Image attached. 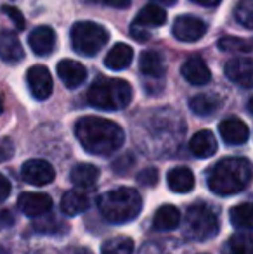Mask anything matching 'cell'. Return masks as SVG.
<instances>
[{
	"label": "cell",
	"mask_w": 253,
	"mask_h": 254,
	"mask_svg": "<svg viewBox=\"0 0 253 254\" xmlns=\"http://www.w3.org/2000/svg\"><path fill=\"white\" fill-rule=\"evenodd\" d=\"M234 17L245 28L253 30V0H240L234 9Z\"/></svg>",
	"instance_id": "cell-30"
},
{
	"label": "cell",
	"mask_w": 253,
	"mask_h": 254,
	"mask_svg": "<svg viewBox=\"0 0 253 254\" xmlns=\"http://www.w3.org/2000/svg\"><path fill=\"white\" fill-rule=\"evenodd\" d=\"M248 111H250V113L253 114V97L250 99V101H248Z\"/></svg>",
	"instance_id": "cell-38"
},
{
	"label": "cell",
	"mask_w": 253,
	"mask_h": 254,
	"mask_svg": "<svg viewBox=\"0 0 253 254\" xmlns=\"http://www.w3.org/2000/svg\"><path fill=\"white\" fill-rule=\"evenodd\" d=\"M134 253V241L125 235L111 237L102 244V254H132Z\"/></svg>",
	"instance_id": "cell-27"
},
{
	"label": "cell",
	"mask_w": 253,
	"mask_h": 254,
	"mask_svg": "<svg viewBox=\"0 0 253 254\" xmlns=\"http://www.w3.org/2000/svg\"><path fill=\"white\" fill-rule=\"evenodd\" d=\"M58 76L61 78L64 87L77 88L87 80V69L80 63L71 59H63L58 64Z\"/></svg>",
	"instance_id": "cell-13"
},
{
	"label": "cell",
	"mask_w": 253,
	"mask_h": 254,
	"mask_svg": "<svg viewBox=\"0 0 253 254\" xmlns=\"http://www.w3.org/2000/svg\"><path fill=\"white\" fill-rule=\"evenodd\" d=\"M87 99L97 109H123L132 101V87L120 78H97L88 88Z\"/></svg>",
	"instance_id": "cell-4"
},
{
	"label": "cell",
	"mask_w": 253,
	"mask_h": 254,
	"mask_svg": "<svg viewBox=\"0 0 253 254\" xmlns=\"http://www.w3.org/2000/svg\"><path fill=\"white\" fill-rule=\"evenodd\" d=\"M220 137L224 138L226 144L231 145H241L248 140L250 137V130H248L247 123H243L238 118H227L219 125Z\"/></svg>",
	"instance_id": "cell-12"
},
{
	"label": "cell",
	"mask_w": 253,
	"mask_h": 254,
	"mask_svg": "<svg viewBox=\"0 0 253 254\" xmlns=\"http://www.w3.org/2000/svg\"><path fill=\"white\" fill-rule=\"evenodd\" d=\"M158 178H160V173L156 168H146L144 171L137 175V182L144 187H155L158 184Z\"/></svg>",
	"instance_id": "cell-31"
},
{
	"label": "cell",
	"mask_w": 253,
	"mask_h": 254,
	"mask_svg": "<svg viewBox=\"0 0 253 254\" xmlns=\"http://www.w3.org/2000/svg\"><path fill=\"white\" fill-rule=\"evenodd\" d=\"M75 254H90V251H87V249H78Z\"/></svg>",
	"instance_id": "cell-39"
},
{
	"label": "cell",
	"mask_w": 253,
	"mask_h": 254,
	"mask_svg": "<svg viewBox=\"0 0 253 254\" xmlns=\"http://www.w3.org/2000/svg\"><path fill=\"white\" fill-rule=\"evenodd\" d=\"M139 69L144 73L146 76L160 78L165 73V59L160 52L156 51H146L142 52L141 59H139Z\"/></svg>",
	"instance_id": "cell-23"
},
{
	"label": "cell",
	"mask_w": 253,
	"mask_h": 254,
	"mask_svg": "<svg viewBox=\"0 0 253 254\" xmlns=\"http://www.w3.org/2000/svg\"><path fill=\"white\" fill-rule=\"evenodd\" d=\"M206 33L205 21L194 16H180L173 23V37L180 42H198Z\"/></svg>",
	"instance_id": "cell-9"
},
{
	"label": "cell",
	"mask_w": 253,
	"mask_h": 254,
	"mask_svg": "<svg viewBox=\"0 0 253 254\" xmlns=\"http://www.w3.org/2000/svg\"><path fill=\"white\" fill-rule=\"evenodd\" d=\"M229 254H253V234H236L227 244Z\"/></svg>",
	"instance_id": "cell-28"
},
{
	"label": "cell",
	"mask_w": 253,
	"mask_h": 254,
	"mask_svg": "<svg viewBox=\"0 0 253 254\" xmlns=\"http://www.w3.org/2000/svg\"><path fill=\"white\" fill-rule=\"evenodd\" d=\"M253 177L250 161L245 157H227L213 164L208 171V187L213 194L231 195L241 192Z\"/></svg>",
	"instance_id": "cell-2"
},
{
	"label": "cell",
	"mask_w": 253,
	"mask_h": 254,
	"mask_svg": "<svg viewBox=\"0 0 253 254\" xmlns=\"http://www.w3.org/2000/svg\"><path fill=\"white\" fill-rule=\"evenodd\" d=\"M220 106H222V101L215 94H199L192 97L189 102L191 111L194 114H199V116H210L215 111H219Z\"/></svg>",
	"instance_id": "cell-25"
},
{
	"label": "cell",
	"mask_w": 253,
	"mask_h": 254,
	"mask_svg": "<svg viewBox=\"0 0 253 254\" xmlns=\"http://www.w3.org/2000/svg\"><path fill=\"white\" fill-rule=\"evenodd\" d=\"M70 180L71 184H75L80 189H92L95 187V184L99 180V170L94 164L80 163L71 170Z\"/></svg>",
	"instance_id": "cell-19"
},
{
	"label": "cell",
	"mask_w": 253,
	"mask_h": 254,
	"mask_svg": "<svg viewBox=\"0 0 253 254\" xmlns=\"http://www.w3.org/2000/svg\"><path fill=\"white\" fill-rule=\"evenodd\" d=\"M167 182H169L170 190L177 192V194H186L194 189V175L186 166L172 168L167 175Z\"/></svg>",
	"instance_id": "cell-17"
},
{
	"label": "cell",
	"mask_w": 253,
	"mask_h": 254,
	"mask_svg": "<svg viewBox=\"0 0 253 254\" xmlns=\"http://www.w3.org/2000/svg\"><path fill=\"white\" fill-rule=\"evenodd\" d=\"M17 207L23 214L30 218H37L42 214H47L52 207V199L47 194H35V192H26L21 194L17 199Z\"/></svg>",
	"instance_id": "cell-11"
},
{
	"label": "cell",
	"mask_w": 253,
	"mask_h": 254,
	"mask_svg": "<svg viewBox=\"0 0 253 254\" xmlns=\"http://www.w3.org/2000/svg\"><path fill=\"white\" fill-rule=\"evenodd\" d=\"M106 5L109 7H115V9H127V7H130L132 0H104Z\"/></svg>",
	"instance_id": "cell-35"
},
{
	"label": "cell",
	"mask_w": 253,
	"mask_h": 254,
	"mask_svg": "<svg viewBox=\"0 0 253 254\" xmlns=\"http://www.w3.org/2000/svg\"><path fill=\"white\" fill-rule=\"evenodd\" d=\"M132 59H134V51H132L130 45L116 44L111 51L106 54L104 64H106V67H109V69L120 71V69H125L128 64L132 63Z\"/></svg>",
	"instance_id": "cell-22"
},
{
	"label": "cell",
	"mask_w": 253,
	"mask_h": 254,
	"mask_svg": "<svg viewBox=\"0 0 253 254\" xmlns=\"http://www.w3.org/2000/svg\"><path fill=\"white\" fill-rule=\"evenodd\" d=\"M167 21V12L162 9L160 5H155V3H149V5L142 7L141 12L135 16L134 24L132 26H137V28H158L162 24H165Z\"/></svg>",
	"instance_id": "cell-18"
},
{
	"label": "cell",
	"mask_w": 253,
	"mask_h": 254,
	"mask_svg": "<svg viewBox=\"0 0 253 254\" xmlns=\"http://www.w3.org/2000/svg\"><path fill=\"white\" fill-rule=\"evenodd\" d=\"M0 113H2V102H0Z\"/></svg>",
	"instance_id": "cell-40"
},
{
	"label": "cell",
	"mask_w": 253,
	"mask_h": 254,
	"mask_svg": "<svg viewBox=\"0 0 253 254\" xmlns=\"http://www.w3.org/2000/svg\"><path fill=\"white\" fill-rule=\"evenodd\" d=\"M26 83L31 95L38 101H45L52 94V76L51 71L42 64L31 66L26 73Z\"/></svg>",
	"instance_id": "cell-7"
},
{
	"label": "cell",
	"mask_w": 253,
	"mask_h": 254,
	"mask_svg": "<svg viewBox=\"0 0 253 254\" xmlns=\"http://www.w3.org/2000/svg\"><path fill=\"white\" fill-rule=\"evenodd\" d=\"M219 49L222 52L247 54V52H252V44L238 37H222L219 40Z\"/></svg>",
	"instance_id": "cell-29"
},
{
	"label": "cell",
	"mask_w": 253,
	"mask_h": 254,
	"mask_svg": "<svg viewBox=\"0 0 253 254\" xmlns=\"http://www.w3.org/2000/svg\"><path fill=\"white\" fill-rule=\"evenodd\" d=\"M24 57L23 45L19 38L12 31L2 30L0 31V59L5 63H19Z\"/></svg>",
	"instance_id": "cell-16"
},
{
	"label": "cell",
	"mask_w": 253,
	"mask_h": 254,
	"mask_svg": "<svg viewBox=\"0 0 253 254\" xmlns=\"http://www.w3.org/2000/svg\"><path fill=\"white\" fill-rule=\"evenodd\" d=\"M54 177V168L44 159H30L21 168V178L26 184L37 185V187H44V185L51 184Z\"/></svg>",
	"instance_id": "cell-8"
},
{
	"label": "cell",
	"mask_w": 253,
	"mask_h": 254,
	"mask_svg": "<svg viewBox=\"0 0 253 254\" xmlns=\"http://www.w3.org/2000/svg\"><path fill=\"white\" fill-rule=\"evenodd\" d=\"M2 10H3V14H5V16L9 17V19L12 21L14 24H16L17 30H23V28H24V17H23V14H21L19 10L16 9V7L3 5Z\"/></svg>",
	"instance_id": "cell-32"
},
{
	"label": "cell",
	"mask_w": 253,
	"mask_h": 254,
	"mask_svg": "<svg viewBox=\"0 0 253 254\" xmlns=\"http://www.w3.org/2000/svg\"><path fill=\"white\" fill-rule=\"evenodd\" d=\"M109 33L101 24L92 21H80L71 28V45L82 56H95L108 44Z\"/></svg>",
	"instance_id": "cell-5"
},
{
	"label": "cell",
	"mask_w": 253,
	"mask_h": 254,
	"mask_svg": "<svg viewBox=\"0 0 253 254\" xmlns=\"http://www.w3.org/2000/svg\"><path fill=\"white\" fill-rule=\"evenodd\" d=\"M142 199L135 189L120 187L99 197V211L111 223H125L141 213Z\"/></svg>",
	"instance_id": "cell-3"
},
{
	"label": "cell",
	"mask_w": 253,
	"mask_h": 254,
	"mask_svg": "<svg viewBox=\"0 0 253 254\" xmlns=\"http://www.w3.org/2000/svg\"><path fill=\"white\" fill-rule=\"evenodd\" d=\"M10 194V184L3 175H0V202H3Z\"/></svg>",
	"instance_id": "cell-33"
},
{
	"label": "cell",
	"mask_w": 253,
	"mask_h": 254,
	"mask_svg": "<svg viewBox=\"0 0 253 254\" xmlns=\"http://www.w3.org/2000/svg\"><path fill=\"white\" fill-rule=\"evenodd\" d=\"M192 3H198V5L203 7H215L220 3V0H191Z\"/></svg>",
	"instance_id": "cell-36"
},
{
	"label": "cell",
	"mask_w": 253,
	"mask_h": 254,
	"mask_svg": "<svg viewBox=\"0 0 253 254\" xmlns=\"http://www.w3.org/2000/svg\"><path fill=\"white\" fill-rule=\"evenodd\" d=\"M75 135L82 147L95 156H109L125 142V133L120 125L99 116L80 118L75 125Z\"/></svg>",
	"instance_id": "cell-1"
},
{
	"label": "cell",
	"mask_w": 253,
	"mask_h": 254,
	"mask_svg": "<svg viewBox=\"0 0 253 254\" xmlns=\"http://www.w3.org/2000/svg\"><path fill=\"white\" fill-rule=\"evenodd\" d=\"M182 76L191 85H206L212 80V71L201 57H189L182 64Z\"/></svg>",
	"instance_id": "cell-15"
},
{
	"label": "cell",
	"mask_w": 253,
	"mask_h": 254,
	"mask_svg": "<svg viewBox=\"0 0 253 254\" xmlns=\"http://www.w3.org/2000/svg\"><path fill=\"white\" fill-rule=\"evenodd\" d=\"M189 149L196 157L206 159L217 152V140L210 130H201L191 138Z\"/></svg>",
	"instance_id": "cell-21"
},
{
	"label": "cell",
	"mask_w": 253,
	"mask_h": 254,
	"mask_svg": "<svg viewBox=\"0 0 253 254\" xmlns=\"http://www.w3.org/2000/svg\"><path fill=\"white\" fill-rule=\"evenodd\" d=\"M155 2L163 3V5H172V3H175L177 0H155Z\"/></svg>",
	"instance_id": "cell-37"
},
{
	"label": "cell",
	"mask_w": 253,
	"mask_h": 254,
	"mask_svg": "<svg viewBox=\"0 0 253 254\" xmlns=\"http://www.w3.org/2000/svg\"><path fill=\"white\" fill-rule=\"evenodd\" d=\"M130 35L135 38L137 42H146L149 40V33L146 30H142V28H137V26H132L130 28Z\"/></svg>",
	"instance_id": "cell-34"
},
{
	"label": "cell",
	"mask_w": 253,
	"mask_h": 254,
	"mask_svg": "<svg viewBox=\"0 0 253 254\" xmlns=\"http://www.w3.org/2000/svg\"><path fill=\"white\" fill-rule=\"evenodd\" d=\"M219 232V218L206 204H192L186 213V235L192 241H208Z\"/></svg>",
	"instance_id": "cell-6"
},
{
	"label": "cell",
	"mask_w": 253,
	"mask_h": 254,
	"mask_svg": "<svg viewBox=\"0 0 253 254\" xmlns=\"http://www.w3.org/2000/svg\"><path fill=\"white\" fill-rule=\"evenodd\" d=\"M31 51L37 56H49L56 47V33L49 26H38L30 33L28 38Z\"/></svg>",
	"instance_id": "cell-14"
},
{
	"label": "cell",
	"mask_w": 253,
	"mask_h": 254,
	"mask_svg": "<svg viewBox=\"0 0 253 254\" xmlns=\"http://www.w3.org/2000/svg\"><path fill=\"white\" fill-rule=\"evenodd\" d=\"M226 76L233 83L245 88H253V59L234 57L226 64Z\"/></svg>",
	"instance_id": "cell-10"
},
{
	"label": "cell",
	"mask_w": 253,
	"mask_h": 254,
	"mask_svg": "<svg viewBox=\"0 0 253 254\" xmlns=\"http://www.w3.org/2000/svg\"><path fill=\"white\" fill-rule=\"evenodd\" d=\"M88 207V197L80 190H68L61 199V211L66 216L82 214Z\"/></svg>",
	"instance_id": "cell-24"
},
{
	"label": "cell",
	"mask_w": 253,
	"mask_h": 254,
	"mask_svg": "<svg viewBox=\"0 0 253 254\" xmlns=\"http://www.w3.org/2000/svg\"><path fill=\"white\" fill-rule=\"evenodd\" d=\"M180 223V211L172 204H165V206L158 207V211L153 216V227L155 230L169 232L177 228Z\"/></svg>",
	"instance_id": "cell-20"
},
{
	"label": "cell",
	"mask_w": 253,
	"mask_h": 254,
	"mask_svg": "<svg viewBox=\"0 0 253 254\" xmlns=\"http://www.w3.org/2000/svg\"><path fill=\"white\" fill-rule=\"evenodd\" d=\"M229 220L236 228H253V204H238L231 209Z\"/></svg>",
	"instance_id": "cell-26"
}]
</instances>
